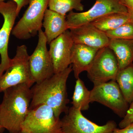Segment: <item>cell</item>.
I'll return each instance as SVG.
<instances>
[{"instance_id":"cell-1","label":"cell","mask_w":133,"mask_h":133,"mask_svg":"<svg viewBox=\"0 0 133 133\" xmlns=\"http://www.w3.org/2000/svg\"><path fill=\"white\" fill-rule=\"evenodd\" d=\"M72 71L71 64L64 70L55 74L39 83H36L31 88V99L30 109L38 106L45 105L51 108L57 118L63 113H66L69 108L66 90V82Z\"/></svg>"},{"instance_id":"cell-2","label":"cell","mask_w":133,"mask_h":133,"mask_svg":"<svg viewBox=\"0 0 133 133\" xmlns=\"http://www.w3.org/2000/svg\"><path fill=\"white\" fill-rule=\"evenodd\" d=\"M30 87L22 84L7 88L0 104V126L9 133H22L21 126L29 111Z\"/></svg>"},{"instance_id":"cell-3","label":"cell","mask_w":133,"mask_h":133,"mask_svg":"<svg viewBox=\"0 0 133 133\" xmlns=\"http://www.w3.org/2000/svg\"><path fill=\"white\" fill-rule=\"evenodd\" d=\"M29 57L26 45L17 46L15 56L0 77V93L20 84H26L30 87L33 85L35 82L30 70Z\"/></svg>"},{"instance_id":"cell-4","label":"cell","mask_w":133,"mask_h":133,"mask_svg":"<svg viewBox=\"0 0 133 133\" xmlns=\"http://www.w3.org/2000/svg\"><path fill=\"white\" fill-rule=\"evenodd\" d=\"M48 1L49 0H29V7L13 28L12 35L21 40H27L36 35L42 27Z\"/></svg>"},{"instance_id":"cell-5","label":"cell","mask_w":133,"mask_h":133,"mask_svg":"<svg viewBox=\"0 0 133 133\" xmlns=\"http://www.w3.org/2000/svg\"><path fill=\"white\" fill-rule=\"evenodd\" d=\"M22 133H63L61 119L45 105L30 109L21 126Z\"/></svg>"},{"instance_id":"cell-6","label":"cell","mask_w":133,"mask_h":133,"mask_svg":"<svg viewBox=\"0 0 133 133\" xmlns=\"http://www.w3.org/2000/svg\"><path fill=\"white\" fill-rule=\"evenodd\" d=\"M113 13L128 14L120 0H96L94 5L85 11L69 12L66 16L69 29L91 23L101 17Z\"/></svg>"},{"instance_id":"cell-7","label":"cell","mask_w":133,"mask_h":133,"mask_svg":"<svg viewBox=\"0 0 133 133\" xmlns=\"http://www.w3.org/2000/svg\"><path fill=\"white\" fill-rule=\"evenodd\" d=\"M90 100L91 103L98 102L108 108L122 118H124L129 106L115 80L94 86Z\"/></svg>"},{"instance_id":"cell-8","label":"cell","mask_w":133,"mask_h":133,"mask_svg":"<svg viewBox=\"0 0 133 133\" xmlns=\"http://www.w3.org/2000/svg\"><path fill=\"white\" fill-rule=\"evenodd\" d=\"M118 71L115 55L108 47L98 50L87 71L88 78L94 85L115 80Z\"/></svg>"},{"instance_id":"cell-9","label":"cell","mask_w":133,"mask_h":133,"mask_svg":"<svg viewBox=\"0 0 133 133\" xmlns=\"http://www.w3.org/2000/svg\"><path fill=\"white\" fill-rule=\"evenodd\" d=\"M63 133H112L117 128L114 121H109L103 125H99L88 119L81 111L72 107L61 119Z\"/></svg>"},{"instance_id":"cell-10","label":"cell","mask_w":133,"mask_h":133,"mask_svg":"<svg viewBox=\"0 0 133 133\" xmlns=\"http://www.w3.org/2000/svg\"><path fill=\"white\" fill-rule=\"evenodd\" d=\"M38 42L34 52L29 57V65L33 81L39 83L55 74L52 59L47 49L48 43L42 29L38 32Z\"/></svg>"},{"instance_id":"cell-11","label":"cell","mask_w":133,"mask_h":133,"mask_svg":"<svg viewBox=\"0 0 133 133\" xmlns=\"http://www.w3.org/2000/svg\"><path fill=\"white\" fill-rule=\"evenodd\" d=\"M17 5L13 1L0 2V14L4 19L3 24L0 29V77L9 66L11 58L8 52L10 36L12 33L17 17Z\"/></svg>"},{"instance_id":"cell-12","label":"cell","mask_w":133,"mask_h":133,"mask_svg":"<svg viewBox=\"0 0 133 133\" xmlns=\"http://www.w3.org/2000/svg\"><path fill=\"white\" fill-rule=\"evenodd\" d=\"M74 43L69 29L49 44V52L54 65L55 74L64 70L71 65V55Z\"/></svg>"},{"instance_id":"cell-13","label":"cell","mask_w":133,"mask_h":133,"mask_svg":"<svg viewBox=\"0 0 133 133\" xmlns=\"http://www.w3.org/2000/svg\"><path fill=\"white\" fill-rule=\"evenodd\" d=\"M74 43L100 49L108 47L110 38L91 23L70 29Z\"/></svg>"},{"instance_id":"cell-14","label":"cell","mask_w":133,"mask_h":133,"mask_svg":"<svg viewBox=\"0 0 133 133\" xmlns=\"http://www.w3.org/2000/svg\"><path fill=\"white\" fill-rule=\"evenodd\" d=\"M99 50L83 44H74L70 61L76 79L79 78L82 72L87 71Z\"/></svg>"},{"instance_id":"cell-15","label":"cell","mask_w":133,"mask_h":133,"mask_svg":"<svg viewBox=\"0 0 133 133\" xmlns=\"http://www.w3.org/2000/svg\"><path fill=\"white\" fill-rule=\"evenodd\" d=\"M43 26L48 43L57 38L62 33L69 30L66 16L54 12L49 9L45 11Z\"/></svg>"},{"instance_id":"cell-16","label":"cell","mask_w":133,"mask_h":133,"mask_svg":"<svg viewBox=\"0 0 133 133\" xmlns=\"http://www.w3.org/2000/svg\"><path fill=\"white\" fill-rule=\"evenodd\" d=\"M108 47L115 55L119 71L133 64V40L112 38L109 40Z\"/></svg>"},{"instance_id":"cell-17","label":"cell","mask_w":133,"mask_h":133,"mask_svg":"<svg viewBox=\"0 0 133 133\" xmlns=\"http://www.w3.org/2000/svg\"><path fill=\"white\" fill-rule=\"evenodd\" d=\"M129 22H133V19L128 13H113L101 17L91 23L99 30L106 33Z\"/></svg>"},{"instance_id":"cell-18","label":"cell","mask_w":133,"mask_h":133,"mask_svg":"<svg viewBox=\"0 0 133 133\" xmlns=\"http://www.w3.org/2000/svg\"><path fill=\"white\" fill-rule=\"evenodd\" d=\"M115 81L129 105L133 101V63L119 70Z\"/></svg>"},{"instance_id":"cell-19","label":"cell","mask_w":133,"mask_h":133,"mask_svg":"<svg viewBox=\"0 0 133 133\" xmlns=\"http://www.w3.org/2000/svg\"><path fill=\"white\" fill-rule=\"evenodd\" d=\"M90 98V91L87 88L81 78L77 79L72 97V107L81 111L88 110L91 103Z\"/></svg>"},{"instance_id":"cell-20","label":"cell","mask_w":133,"mask_h":133,"mask_svg":"<svg viewBox=\"0 0 133 133\" xmlns=\"http://www.w3.org/2000/svg\"><path fill=\"white\" fill-rule=\"evenodd\" d=\"M49 9L63 15L73 10L82 12L84 9L81 0H49Z\"/></svg>"},{"instance_id":"cell-21","label":"cell","mask_w":133,"mask_h":133,"mask_svg":"<svg viewBox=\"0 0 133 133\" xmlns=\"http://www.w3.org/2000/svg\"><path fill=\"white\" fill-rule=\"evenodd\" d=\"M110 39L133 40V22H129L118 28L105 33Z\"/></svg>"},{"instance_id":"cell-22","label":"cell","mask_w":133,"mask_h":133,"mask_svg":"<svg viewBox=\"0 0 133 133\" xmlns=\"http://www.w3.org/2000/svg\"><path fill=\"white\" fill-rule=\"evenodd\" d=\"M119 122V126L120 128H123L133 123V101L129 105L127 113Z\"/></svg>"},{"instance_id":"cell-23","label":"cell","mask_w":133,"mask_h":133,"mask_svg":"<svg viewBox=\"0 0 133 133\" xmlns=\"http://www.w3.org/2000/svg\"><path fill=\"white\" fill-rule=\"evenodd\" d=\"M121 2L128 10L129 14L133 19V0H120Z\"/></svg>"},{"instance_id":"cell-24","label":"cell","mask_w":133,"mask_h":133,"mask_svg":"<svg viewBox=\"0 0 133 133\" xmlns=\"http://www.w3.org/2000/svg\"><path fill=\"white\" fill-rule=\"evenodd\" d=\"M5 1L6 0H0V2H5ZM9 1H13L16 3L17 5V13L18 15L22 9L29 4V0H9Z\"/></svg>"},{"instance_id":"cell-25","label":"cell","mask_w":133,"mask_h":133,"mask_svg":"<svg viewBox=\"0 0 133 133\" xmlns=\"http://www.w3.org/2000/svg\"><path fill=\"white\" fill-rule=\"evenodd\" d=\"M112 133H133V123L124 128H116Z\"/></svg>"},{"instance_id":"cell-26","label":"cell","mask_w":133,"mask_h":133,"mask_svg":"<svg viewBox=\"0 0 133 133\" xmlns=\"http://www.w3.org/2000/svg\"><path fill=\"white\" fill-rule=\"evenodd\" d=\"M3 129H4L3 128H2V127L1 126H0V132H2V131H3Z\"/></svg>"}]
</instances>
